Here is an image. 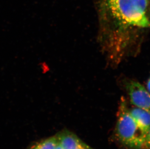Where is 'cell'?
<instances>
[{"mask_svg": "<svg viewBox=\"0 0 150 149\" xmlns=\"http://www.w3.org/2000/svg\"><path fill=\"white\" fill-rule=\"evenodd\" d=\"M149 0H106L109 12L123 26H150L147 16Z\"/></svg>", "mask_w": 150, "mask_h": 149, "instance_id": "1", "label": "cell"}, {"mask_svg": "<svg viewBox=\"0 0 150 149\" xmlns=\"http://www.w3.org/2000/svg\"><path fill=\"white\" fill-rule=\"evenodd\" d=\"M116 130L118 139L123 145L131 149H141L145 136L131 116L124 99L117 112Z\"/></svg>", "mask_w": 150, "mask_h": 149, "instance_id": "2", "label": "cell"}, {"mask_svg": "<svg viewBox=\"0 0 150 149\" xmlns=\"http://www.w3.org/2000/svg\"><path fill=\"white\" fill-rule=\"evenodd\" d=\"M128 91L131 103L139 108L150 113V93L140 83L131 82Z\"/></svg>", "mask_w": 150, "mask_h": 149, "instance_id": "3", "label": "cell"}, {"mask_svg": "<svg viewBox=\"0 0 150 149\" xmlns=\"http://www.w3.org/2000/svg\"><path fill=\"white\" fill-rule=\"evenodd\" d=\"M129 113L145 136L150 129V113L139 108L129 110Z\"/></svg>", "mask_w": 150, "mask_h": 149, "instance_id": "4", "label": "cell"}, {"mask_svg": "<svg viewBox=\"0 0 150 149\" xmlns=\"http://www.w3.org/2000/svg\"><path fill=\"white\" fill-rule=\"evenodd\" d=\"M57 137L63 149H78L83 142L78 136L68 130L60 133Z\"/></svg>", "mask_w": 150, "mask_h": 149, "instance_id": "5", "label": "cell"}, {"mask_svg": "<svg viewBox=\"0 0 150 149\" xmlns=\"http://www.w3.org/2000/svg\"><path fill=\"white\" fill-rule=\"evenodd\" d=\"M58 144L57 136H52L38 142L29 149H55Z\"/></svg>", "mask_w": 150, "mask_h": 149, "instance_id": "6", "label": "cell"}, {"mask_svg": "<svg viewBox=\"0 0 150 149\" xmlns=\"http://www.w3.org/2000/svg\"><path fill=\"white\" fill-rule=\"evenodd\" d=\"M141 149H150V129L145 137Z\"/></svg>", "mask_w": 150, "mask_h": 149, "instance_id": "7", "label": "cell"}, {"mask_svg": "<svg viewBox=\"0 0 150 149\" xmlns=\"http://www.w3.org/2000/svg\"><path fill=\"white\" fill-rule=\"evenodd\" d=\"M40 67L43 73H46L50 71L49 66L48 65H47V63H46L45 62H41L40 63Z\"/></svg>", "mask_w": 150, "mask_h": 149, "instance_id": "8", "label": "cell"}, {"mask_svg": "<svg viewBox=\"0 0 150 149\" xmlns=\"http://www.w3.org/2000/svg\"><path fill=\"white\" fill-rule=\"evenodd\" d=\"M78 149H93L92 148L89 147L88 146L82 142V143L81 144V146H80L79 148Z\"/></svg>", "mask_w": 150, "mask_h": 149, "instance_id": "9", "label": "cell"}, {"mask_svg": "<svg viewBox=\"0 0 150 149\" xmlns=\"http://www.w3.org/2000/svg\"><path fill=\"white\" fill-rule=\"evenodd\" d=\"M147 88L148 91H149V93H150V78L149 80H148V82Z\"/></svg>", "mask_w": 150, "mask_h": 149, "instance_id": "10", "label": "cell"}, {"mask_svg": "<svg viewBox=\"0 0 150 149\" xmlns=\"http://www.w3.org/2000/svg\"><path fill=\"white\" fill-rule=\"evenodd\" d=\"M55 149H63L61 147V146H60V145L59 144V143H58V144L57 146V147H56V148H55Z\"/></svg>", "mask_w": 150, "mask_h": 149, "instance_id": "11", "label": "cell"}]
</instances>
